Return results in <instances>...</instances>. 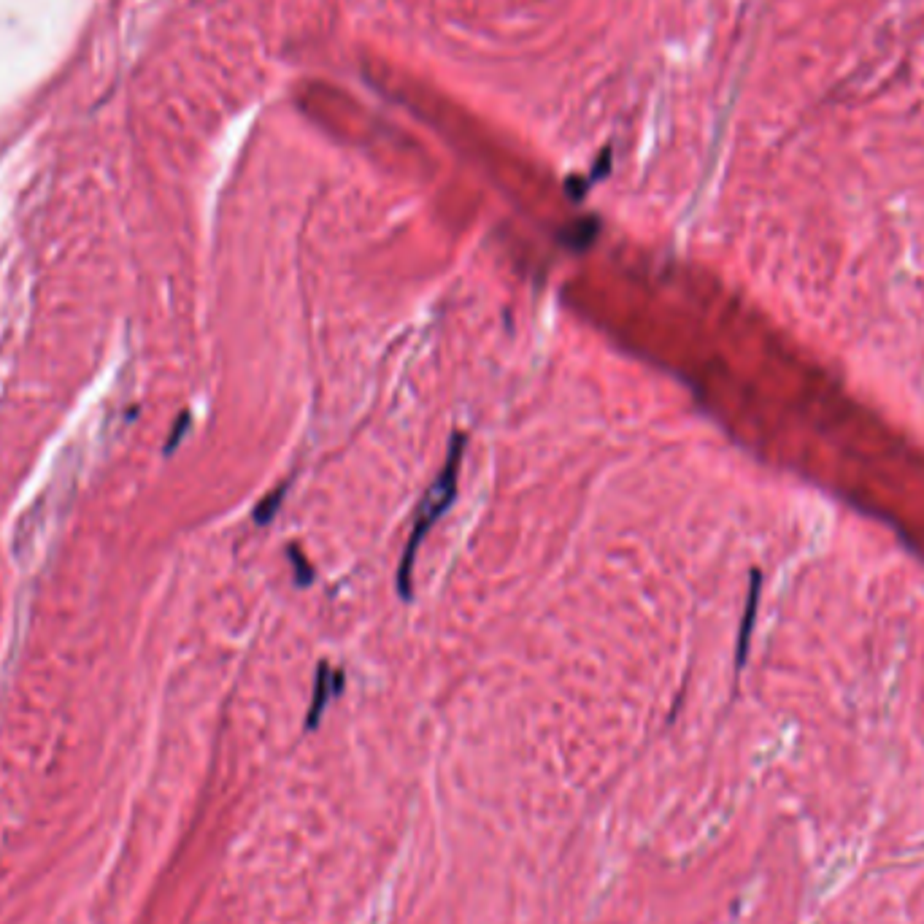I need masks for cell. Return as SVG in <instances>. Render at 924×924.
Instances as JSON below:
<instances>
[{"instance_id":"obj_1","label":"cell","mask_w":924,"mask_h":924,"mask_svg":"<svg viewBox=\"0 0 924 924\" xmlns=\"http://www.w3.org/2000/svg\"><path fill=\"white\" fill-rule=\"evenodd\" d=\"M462 454H465V435L454 433L452 441H449L444 468L435 476L430 490L425 492V498L419 500L414 530H411L406 552H403V560L398 565V592L403 600H411V576H414V562H417L419 546L427 538V533L433 530L435 522L449 511L454 495H457V476H460Z\"/></svg>"},{"instance_id":"obj_2","label":"cell","mask_w":924,"mask_h":924,"mask_svg":"<svg viewBox=\"0 0 924 924\" xmlns=\"http://www.w3.org/2000/svg\"><path fill=\"white\" fill-rule=\"evenodd\" d=\"M341 689H344V673L333 671L330 665H319L317 668V684H314V698H311V706H308L306 714V730H314L319 725V719L325 714V708L330 706V700L338 698L341 695Z\"/></svg>"},{"instance_id":"obj_3","label":"cell","mask_w":924,"mask_h":924,"mask_svg":"<svg viewBox=\"0 0 924 924\" xmlns=\"http://www.w3.org/2000/svg\"><path fill=\"white\" fill-rule=\"evenodd\" d=\"M595 238H598V219H581V222L565 227L560 233L562 244L568 249H576V252H584L587 246H592Z\"/></svg>"},{"instance_id":"obj_4","label":"cell","mask_w":924,"mask_h":924,"mask_svg":"<svg viewBox=\"0 0 924 924\" xmlns=\"http://www.w3.org/2000/svg\"><path fill=\"white\" fill-rule=\"evenodd\" d=\"M757 598H760V573H752V589H749V603H746V616H743L741 625V641H738V665H743V660H746V646H749V635H752Z\"/></svg>"},{"instance_id":"obj_5","label":"cell","mask_w":924,"mask_h":924,"mask_svg":"<svg viewBox=\"0 0 924 924\" xmlns=\"http://www.w3.org/2000/svg\"><path fill=\"white\" fill-rule=\"evenodd\" d=\"M287 490H290V484H281L279 490H273L260 506L254 508V522H257V525H268V522L276 517V511H279L281 500H284Z\"/></svg>"},{"instance_id":"obj_6","label":"cell","mask_w":924,"mask_h":924,"mask_svg":"<svg viewBox=\"0 0 924 924\" xmlns=\"http://www.w3.org/2000/svg\"><path fill=\"white\" fill-rule=\"evenodd\" d=\"M287 557H290V562L295 565V581H298L300 587H308V584L314 581V573H311V565H308V560L303 557V552H300L298 546H290V549H287Z\"/></svg>"}]
</instances>
